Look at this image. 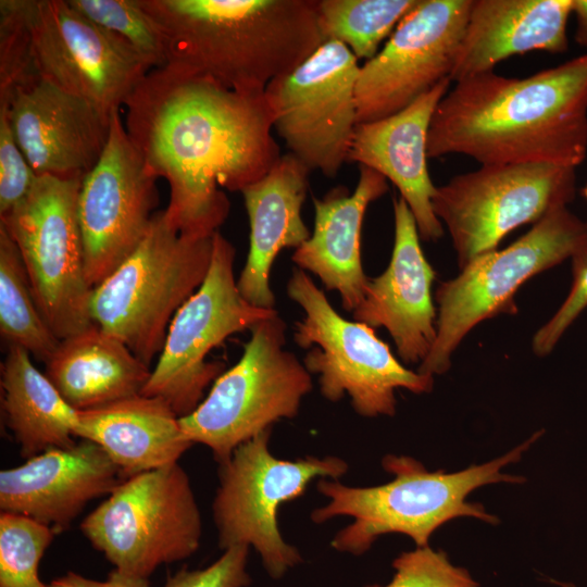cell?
<instances>
[{"label": "cell", "instance_id": "6da1fadb", "mask_svg": "<svg viewBox=\"0 0 587 587\" xmlns=\"http://www.w3.org/2000/svg\"><path fill=\"white\" fill-rule=\"evenodd\" d=\"M126 132L170 187L164 209L180 234L212 237L241 191L282 157L264 92H240L168 66L151 70L125 102Z\"/></svg>", "mask_w": 587, "mask_h": 587}, {"label": "cell", "instance_id": "7a4b0ae2", "mask_svg": "<svg viewBox=\"0 0 587 587\" xmlns=\"http://www.w3.org/2000/svg\"><path fill=\"white\" fill-rule=\"evenodd\" d=\"M576 168L587 154V54L525 78L494 71L455 83L432 117L428 158Z\"/></svg>", "mask_w": 587, "mask_h": 587}, {"label": "cell", "instance_id": "3957f363", "mask_svg": "<svg viewBox=\"0 0 587 587\" xmlns=\"http://www.w3.org/2000/svg\"><path fill=\"white\" fill-rule=\"evenodd\" d=\"M166 65L240 92H264L325 40L316 0H138Z\"/></svg>", "mask_w": 587, "mask_h": 587}, {"label": "cell", "instance_id": "277c9868", "mask_svg": "<svg viewBox=\"0 0 587 587\" xmlns=\"http://www.w3.org/2000/svg\"><path fill=\"white\" fill-rule=\"evenodd\" d=\"M534 433L527 440L495 460L471 465L454 473L429 472L420 461L408 455L387 454L384 470L394 478L371 487L344 485L338 479L320 478L316 488L328 498L327 504L313 510L311 520L322 524L336 516H350L353 522L332 539V547L352 555L365 553L385 534L409 536L416 548L427 547L430 535L442 524L460 516H472L489 524L499 519L480 503L467 502L474 489L488 484H522L523 476L501 473L542 435Z\"/></svg>", "mask_w": 587, "mask_h": 587}, {"label": "cell", "instance_id": "5b68a950", "mask_svg": "<svg viewBox=\"0 0 587 587\" xmlns=\"http://www.w3.org/2000/svg\"><path fill=\"white\" fill-rule=\"evenodd\" d=\"M212 250L213 236L183 235L164 210L155 212L134 252L92 289L93 324L150 365L175 313L204 280Z\"/></svg>", "mask_w": 587, "mask_h": 587}, {"label": "cell", "instance_id": "8992f818", "mask_svg": "<svg viewBox=\"0 0 587 587\" xmlns=\"http://www.w3.org/2000/svg\"><path fill=\"white\" fill-rule=\"evenodd\" d=\"M238 362L223 372L180 427L192 444L207 446L217 463L282 419L295 417L313 387L311 374L285 349L286 324L278 313L250 329Z\"/></svg>", "mask_w": 587, "mask_h": 587}, {"label": "cell", "instance_id": "52a82bcc", "mask_svg": "<svg viewBox=\"0 0 587 587\" xmlns=\"http://www.w3.org/2000/svg\"><path fill=\"white\" fill-rule=\"evenodd\" d=\"M587 242V221L562 207L548 213L516 241L472 260L438 285L435 344L417 372L441 375L463 338L480 322L517 312L514 296L533 276L549 270Z\"/></svg>", "mask_w": 587, "mask_h": 587}, {"label": "cell", "instance_id": "ba28073f", "mask_svg": "<svg viewBox=\"0 0 587 587\" xmlns=\"http://www.w3.org/2000/svg\"><path fill=\"white\" fill-rule=\"evenodd\" d=\"M287 294L304 312L296 323L295 341L309 349L303 365L319 375L326 400L337 402L347 395L361 416H394L396 389L432 391L434 376L407 369L372 327L342 317L307 272L294 268Z\"/></svg>", "mask_w": 587, "mask_h": 587}, {"label": "cell", "instance_id": "9c48e42d", "mask_svg": "<svg viewBox=\"0 0 587 587\" xmlns=\"http://www.w3.org/2000/svg\"><path fill=\"white\" fill-rule=\"evenodd\" d=\"M270 437L271 429L258 434L218 463L212 516L222 550L252 547L267 574L277 579L302 562L299 550L279 532L280 504L302 496L315 478L339 479L349 466L334 455L278 459L270 450Z\"/></svg>", "mask_w": 587, "mask_h": 587}, {"label": "cell", "instance_id": "30bf717a", "mask_svg": "<svg viewBox=\"0 0 587 587\" xmlns=\"http://www.w3.org/2000/svg\"><path fill=\"white\" fill-rule=\"evenodd\" d=\"M80 530L114 569L149 578L198 550L202 523L190 479L174 463L125 478Z\"/></svg>", "mask_w": 587, "mask_h": 587}, {"label": "cell", "instance_id": "8fae6325", "mask_svg": "<svg viewBox=\"0 0 587 587\" xmlns=\"http://www.w3.org/2000/svg\"><path fill=\"white\" fill-rule=\"evenodd\" d=\"M84 177L37 176L26 196L0 216L15 242L36 304L58 337L93 324L77 203Z\"/></svg>", "mask_w": 587, "mask_h": 587}, {"label": "cell", "instance_id": "7c38bea8", "mask_svg": "<svg viewBox=\"0 0 587 587\" xmlns=\"http://www.w3.org/2000/svg\"><path fill=\"white\" fill-rule=\"evenodd\" d=\"M234 261V246L216 232L208 274L172 319L158 362L141 391L165 401L179 417L201 403L205 388L223 373L222 363L207 360L210 351L230 335L251 329L277 313L245 300L237 287Z\"/></svg>", "mask_w": 587, "mask_h": 587}, {"label": "cell", "instance_id": "4fadbf2b", "mask_svg": "<svg viewBox=\"0 0 587 587\" xmlns=\"http://www.w3.org/2000/svg\"><path fill=\"white\" fill-rule=\"evenodd\" d=\"M573 167L489 164L436 186L433 211L449 232L459 268L497 250L512 230L535 224L575 197Z\"/></svg>", "mask_w": 587, "mask_h": 587}, {"label": "cell", "instance_id": "5bb4252c", "mask_svg": "<svg viewBox=\"0 0 587 587\" xmlns=\"http://www.w3.org/2000/svg\"><path fill=\"white\" fill-rule=\"evenodd\" d=\"M360 65L338 41H324L289 73L271 82L265 98L273 128L310 171L335 177L348 162L358 124Z\"/></svg>", "mask_w": 587, "mask_h": 587}, {"label": "cell", "instance_id": "9a60e30c", "mask_svg": "<svg viewBox=\"0 0 587 587\" xmlns=\"http://www.w3.org/2000/svg\"><path fill=\"white\" fill-rule=\"evenodd\" d=\"M34 70L43 80L111 114L151 71L122 39L67 0H24Z\"/></svg>", "mask_w": 587, "mask_h": 587}, {"label": "cell", "instance_id": "2e32d148", "mask_svg": "<svg viewBox=\"0 0 587 587\" xmlns=\"http://www.w3.org/2000/svg\"><path fill=\"white\" fill-rule=\"evenodd\" d=\"M157 179L130 140L120 110L107 147L78 195L86 279L91 288L117 268L147 234L159 196Z\"/></svg>", "mask_w": 587, "mask_h": 587}, {"label": "cell", "instance_id": "e0dca14e", "mask_svg": "<svg viewBox=\"0 0 587 587\" xmlns=\"http://www.w3.org/2000/svg\"><path fill=\"white\" fill-rule=\"evenodd\" d=\"M472 0H419L359 72L358 124L388 117L450 77Z\"/></svg>", "mask_w": 587, "mask_h": 587}, {"label": "cell", "instance_id": "ac0fdd59", "mask_svg": "<svg viewBox=\"0 0 587 587\" xmlns=\"http://www.w3.org/2000/svg\"><path fill=\"white\" fill-rule=\"evenodd\" d=\"M0 105L37 176L84 177L107 147L112 113L42 78L16 88Z\"/></svg>", "mask_w": 587, "mask_h": 587}, {"label": "cell", "instance_id": "d6986e66", "mask_svg": "<svg viewBox=\"0 0 587 587\" xmlns=\"http://www.w3.org/2000/svg\"><path fill=\"white\" fill-rule=\"evenodd\" d=\"M395 241L390 262L369 278L353 320L373 329L384 327L404 363H422L437 336L432 297L436 273L425 258L414 216L405 201L394 198Z\"/></svg>", "mask_w": 587, "mask_h": 587}, {"label": "cell", "instance_id": "ffe728a7", "mask_svg": "<svg viewBox=\"0 0 587 587\" xmlns=\"http://www.w3.org/2000/svg\"><path fill=\"white\" fill-rule=\"evenodd\" d=\"M118 466L97 444L47 450L0 472L1 512L16 513L63 532L88 502L110 495L123 480Z\"/></svg>", "mask_w": 587, "mask_h": 587}, {"label": "cell", "instance_id": "44dd1931", "mask_svg": "<svg viewBox=\"0 0 587 587\" xmlns=\"http://www.w3.org/2000/svg\"><path fill=\"white\" fill-rule=\"evenodd\" d=\"M451 83L447 77L400 112L357 124L348 155V161L378 172L398 188L426 241L444 235L433 211L436 186L427 167V138L434 112Z\"/></svg>", "mask_w": 587, "mask_h": 587}, {"label": "cell", "instance_id": "7402d4cb", "mask_svg": "<svg viewBox=\"0 0 587 587\" xmlns=\"http://www.w3.org/2000/svg\"><path fill=\"white\" fill-rule=\"evenodd\" d=\"M310 172L288 152L266 175L240 191L249 218L250 245L237 287L254 307L274 309L270 287L273 262L283 249H297L311 235L301 215Z\"/></svg>", "mask_w": 587, "mask_h": 587}, {"label": "cell", "instance_id": "603a6c76", "mask_svg": "<svg viewBox=\"0 0 587 587\" xmlns=\"http://www.w3.org/2000/svg\"><path fill=\"white\" fill-rule=\"evenodd\" d=\"M359 168L352 193L346 187H337L323 198H313V232L291 257L298 268L316 275L326 289L336 290L348 312L361 302L370 278L361 260L364 215L369 204L388 190L382 174L362 165Z\"/></svg>", "mask_w": 587, "mask_h": 587}, {"label": "cell", "instance_id": "cb8c5ba5", "mask_svg": "<svg viewBox=\"0 0 587 587\" xmlns=\"http://www.w3.org/2000/svg\"><path fill=\"white\" fill-rule=\"evenodd\" d=\"M573 0H472L451 82L494 71L529 51L567 50Z\"/></svg>", "mask_w": 587, "mask_h": 587}, {"label": "cell", "instance_id": "d4e9b609", "mask_svg": "<svg viewBox=\"0 0 587 587\" xmlns=\"http://www.w3.org/2000/svg\"><path fill=\"white\" fill-rule=\"evenodd\" d=\"M179 416L162 399L137 395L78 411L75 436L100 446L124 478L178 463L193 445Z\"/></svg>", "mask_w": 587, "mask_h": 587}, {"label": "cell", "instance_id": "484cf974", "mask_svg": "<svg viewBox=\"0 0 587 587\" xmlns=\"http://www.w3.org/2000/svg\"><path fill=\"white\" fill-rule=\"evenodd\" d=\"M46 376L76 411L140 395L151 370L118 338L96 324L61 339Z\"/></svg>", "mask_w": 587, "mask_h": 587}, {"label": "cell", "instance_id": "4316f807", "mask_svg": "<svg viewBox=\"0 0 587 587\" xmlns=\"http://www.w3.org/2000/svg\"><path fill=\"white\" fill-rule=\"evenodd\" d=\"M1 410L5 425L28 460L47 450L71 448L78 425V411L60 395L30 353L10 345L1 363Z\"/></svg>", "mask_w": 587, "mask_h": 587}, {"label": "cell", "instance_id": "83f0119b", "mask_svg": "<svg viewBox=\"0 0 587 587\" xmlns=\"http://www.w3.org/2000/svg\"><path fill=\"white\" fill-rule=\"evenodd\" d=\"M0 333L10 345L43 362L60 342L36 304L20 251L1 224Z\"/></svg>", "mask_w": 587, "mask_h": 587}, {"label": "cell", "instance_id": "f1b7e54d", "mask_svg": "<svg viewBox=\"0 0 587 587\" xmlns=\"http://www.w3.org/2000/svg\"><path fill=\"white\" fill-rule=\"evenodd\" d=\"M419 0H316L317 24L325 41L345 45L357 60L369 61L380 42Z\"/></svg>", "mask_w": 587, "mask_h": 587}, {"label": "cell", "instance_id": "f546056e", "mask_svg": "<svg viewBox=\"0 0 587 587\" xmlns=\"http://www.w3.org/2000/svg\"><path fill=\"white\" fill-rule=\"evenodd\" d=\"M57 533L27 516L0 514V587H48L39 564Z\"/></svg>", "mask_w": 587, "mask_h": 587}, {"label": "cell", "instance_id": "4dcf8cb0", "mask_svg": "<svg viewBox=\"0 0 587 587\" xmlns=\"http://www.w3.org/2000/svg\"><path fill=\"white\" fill-rule=\"evenodd\" d=\"M80 14L126 42L153 70L166 65L163 36L138 0H67Z\"/></svg>", "mask_w": 587, "mask_h": 587}, {"label": "cell", "instance_id": "1f68e13d", "mask_svg": "<svg viewBox=\"0 0 587 587\" xmlns=\"http://www.w3.org/2000/svg\"><path fill=\"white\" fill-rule=\"evenodd\" d=\"M40 78L33 66L24 0H0V100Z\"/></svg>", "mask_w": 587, "mask_h": 587}, {"label": "cell", "instance_id": "d6a6232c", "mask_svg": "<svg viewBox=\"0 0 587 587\" xmlns=\"http://www.w3.org/2000/svg\"><path fill=\"white\" fill-rule=\"evenodd\" d=\"M392 566L396 572L388 584L365 587H479L465 569L452 565L444 551L429 546L400 554Z\"/></svg>", "mask_w": 587, "mask_h": 587}, {"label": "cell", "instance_id": "836d02e7", "mask_svg": "<svg viewBox=\"0 0 587 587\" xmlns=\"http://www.w3.org/2000/svg\"><path fill=\"white\" fill-rule=\"evenodd\" d=\"M573 282L571 290L555 314L534 335L532 348L536 355L546 357L587 308V242L571 257Z\"/></svg>", "mask_w": 587, "mask_h": 587}, {"label": "cell", "instance_id": "e575fe53", "mask_svg": "<svg viewBox=\"0 0 587 587\" xmlns=\"http://www.w3.org/2000/svg\"><path fill=\"white\" fill-rule=\"evenodd\" d=\"M37 175L15 140L5 105H0V216L29 191Z\"/></svg>", "mask_w": 587, "mask_h": 587}, {"label": "cell", "instance_id": "d590c367", "mask_svg": "<svg viewBox=\"0 0 587 587\" xmlns=\"http://www.w3.org/2000/svg\"><path fill=\"white\" fill-rule=\"evenodd\" d=\"M249 547L234 546L202 570L183 567L168 575L163 587H248L251 577L247 572Z\"/></svg>", "mask_w": 587, "mask_h": 587}, {"label": "cell", "instance_id": "8d00e7d4", "mask_svg": "<svg viewBox=\"0 0 587 587\" xmlns=\"http://www.w3.org/2000/svg\"><path fill=\"white\" fill-rule=\"evenodd\" d=\"M48 587H150V583L149 578L133 576L114 569L103 580L88 578L75 572H67L51 580Z\"/></svg>", "mask_w": 587, "mask_h": 587}, {"label": "cell", "instance_id": "74e56055", "mask_svg": "<svg viewBox=\"0 0 587 587\" xmlns=\"http://www.w3.org/2000/svg\"><path fill=\"white\" fill-rule=\"evenodd\" d=\"M573 13L576 17V42L587 49V0H573Z\"/></svg>", "mask_w": 587, "mask_h": 587}, {"label": "cell", "instance_id": "f35d334b", "mask_svg": "<svg viewBox=\"0 0 587 587\" xmlns=\"http://www.w3.org/2000/svg\"><path fill=\"white\" fill-rule=\"evenodd\" d=\"M554 584L559 585L560 587H576L574 584L572 583H562V582H557V580H552Z\"/></svg>", "mask_w": 587, "mask_h": 587}, {"label": "cell", "instance_id": "ab89813d", "mask_svg": "<svg viewBox=\"0 0 587 587\" xmlns=\"http://www.w3.org/2000/svg\"><path fill=\"white\" fill-rule=\"evenodd\" d=\"M582 193L587 199V185L583 188Z\"/></svg>", "mask_w": 587, "mask_h": 587}]
</instances>
